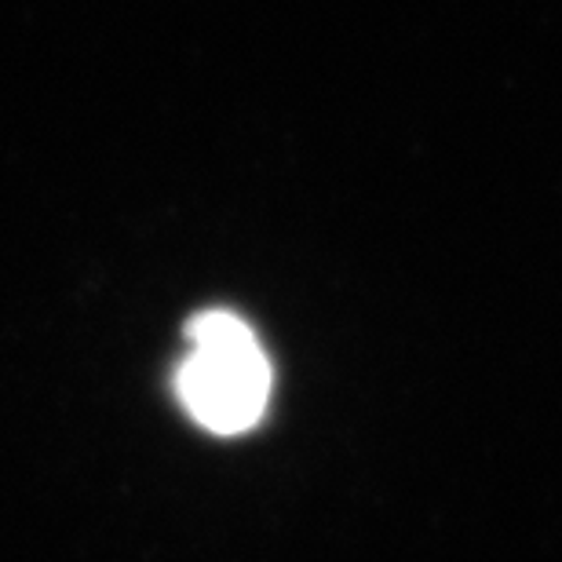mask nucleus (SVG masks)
Returning <instances> with one entry per match:
<instances>
[{"instance_id":"f257e3e1","label":"nucleus","mask_w":562,"mask_h":562,"mask_svg":"<svg viewBox=\"0 0 562 562\" xmlns=\"http://www.w3.org/2000/svg\"><path fill=\"white\" fill-rule=\"evenodd\" d=\"M190 351L176 369V395L201 427L241 435L271 402V358L234 311H201L187 322Z\"/></svg>"}]
</instances>
